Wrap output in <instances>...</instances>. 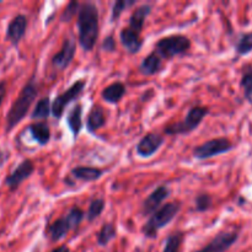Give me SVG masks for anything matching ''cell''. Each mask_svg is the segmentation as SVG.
<instances>
[{
    "instance_id": "cell-35",
    "label": "cell",
    "mask_w": 252,
    "mask_h": 252,
    "mask_svg": "<svg viewBox=\"0 0 252 252\" xmlns=\"http://www.w3.org/2000/svg\"><path fill=\"white\" fill-rule=\"evenodd\" d=\"M51 252H70V249H69L66 245H61L58 246V248L53 249Z\"/></svg>"
},
{
    "instance_id": "cell-2",
    "label": "cell",
    "mask_w": 252,
    "mask_h": 252,
    "mask_svg": "<svg viewBox=\"0 0 252 252\" xmlns=\"http://www.w3.org/2000/svg\"><path fill=\"white\" fill-rule=\"evenodd\" d=\"M37 95H38V86H37L34 78H31L21 89L19 96L14 101L9 112H7L6 127H5L6 133L11 132L26 117L27 112L30 111L31 106L33 105Z\"/></svg>"
},
{
    "instance_id": "cell-1",
    "label": "cell",
    "mask_w": 252,
    "mask_h": 252,
    "mask_svg": "<svg viewBox=\"0 0 252 252\" xmlns=\"http://www.w3.org/2000/svg\"><path fill=\"white\" fill-rule=\"evenodd\" d=\"M76 26L79 44L85 52H91L97 42L100 32V14L94 2H81Z\"/></svg>"
},
{
    "instance_id": "cell-32",
    "label": "cell",
    "mask_w": 252,
    "mask_h": 252,
    "mask_svg": "<svg viewBox=\"0 0 252 252\" xmlns=\"http://www.w3.org/2000/svg\"><path fill=\"white\" fill-rule=\"evenodd\" d=\"M101 47H102L103 51L110 52V53H112V52L116 51L117 46H116V39L113 38L112 34H110V36H107L105 39H103L102 46Z\"/></svg>"
},
{
    "instance_id": "cell-31",
    "label": "cell",
    "mask_w": 252,
    "mask_h": 252,
    "mask_svg": "<svg viewBox=\"0 0 252 252\" xmlns=\"http://www.w3.org/2000/svg\"><path fill=\"white\" fill-rule=\"evenodd\" d=\"M80 9V2L76 1V0H71L68 2V5L65 6V9L63 10L61 15V21L62 22H69L70 20L74 19L76 14L79 12Z\"/></svg>"
},
{
    "instance_id": "cell-17",
    "label": "cell",
    "mask_w": 252,
    "mask_h": 252,
    "mask_svg": "<svg viewBox=\"0 0 252 252\" xmlns=\"http://www.w3.org/2000/svg\"><path fill=\"white\" fill-rule=\"evenodd\" d=\"M126 93H127V89H126L125 84L121 83V81H116V83L110 84L103 89L102 93H101V97L105 102L116 105L122 100Z\"/></svg>"
},
{
    "instance_id": "cell-14",
    "label": "cell",
    "mask_w": 252,
    "mask_h": 252,
    "mask_svg": "<svg viewBox=\"0 0 252 252\" xmlns=\"http://www.w3.org/2000/svg\"><path fill=\"white\" fill-rule=\"evenodd\" d=\"M29 20L24 14H19L9 22L6 27V39L12 46H19L27 31Z\"/></svg>"
},
{
    "instance_id": "cell-16",
    "label": "cell",
    "mask_w": 252,
    "mask_h": 252,
    "mask_svg": "<svg viewBox=\"0 0 252 252\" xmlns=\"http://www.w3.org/2000/svg\"><path fill=\"white\" fill-rule=\"evenodd\" d=\"M152 10L153 5L150 4H143L140 5V6H138L137 9L133 11V14L130 15L128 27H129L130 30H133V31L138 32V33H142L145 20H147V17L150 15Z\"/></svg>"
},
{
    "instance_id": "cell-20",
    "label": "cell",
    "mask_w": 252,
    "mask_h": 252,
    "mask_svg": "<svg viewBox=\"0 0 252 252\" xmlns=\"http://www.w3.org/2000/svg\"><path fill=\"white\" fill-rule=\"evenodd\" d=\"M71 176L84 182H94L101 179L103 170L94 166H75L70 171Z\"/></svg>"
},
{
    "instance_id": "cell-10",
    "label": "cell",
    "mask_w": 252,
    "mask_h": 252,
    "mask_svg": "<svg viewBox=\"0 0 252 252\" xmlns=\"http://www.w3.org/2000/svg\"><path fill=\"white\" fill-rule=\"evenodd\" d=\"M34 172V165L30 159H25L16 166V169L5 177V186L9 187L10 191H16L22 182L30 179Z\"/></svg>"
},
{
    "instance_id": "cell-27",
    "label": "cell",
    "mask_w": 252,
    "mask_h": 252,
    "mask_svg": "<svg viewBox=\"0 0 252 252\" xmlns=\"http://www.w3.org/2000/svg\"><path fill=\"white\" fill-rule=\"evenodd\" d=\"M235 51L239 56H248L252 52V32L241 33L235 43Z\"/></svg>"
},
{
    "instance_id": "cell-11",
    "label": "cell",
    "mask_w": 252,
    "mask_h": 252,
    "mask_svg": "<svg viewBox=\"0 0 252 252\" xmlns=\"http://www.w3.org/2000/svg\"><path fill=\"white\" fill-rule=\"evenodd\" d=\"M165 143V138L161 134L155 132L147 133L142 139L138 142L137 147H135V153L139 158L143 159H148V158L153 157L158 150L161 148V145Z\"/></svg>"
},
{
    "instance_id": "cell-24",
    "label": "cell",
    "mask_w": 252,
    "mask_h": 252,
    "mask_svg": "<svg viewBox=\"0 0 252 252\" xmlns=\"http://www.w3.org/2000/svg\"><path fill=\"white\" fill-rule=\"evenodd\" d=\"M97 245L98 246H107L113 239H116L117 236V229H116L115 224L112 223H105L102 225V228L100 229V231L97 233Z\"/></svg>"
},
{
    "instance_id": "cell-19",
    "label": "cell",
    "mask_w": 252,
    "mask_h": 252,
    "mask_svg": "<svg viewBox=\"0 0 252 252\" xmlns=\"http://www.w3.org/2000/svg\"><path fill=\"white\" fill-rule=\"evenodd\" d=\"M29 132L31 134V137L33 138L34 142L39 145V147H44L49 143L51 140V128L48 127V125L44 122H36L30 125Z\"/></svg>"
},
{
    "instance_id": "cell-5",
    "label": "cell",
    "mask_w": 252,
    "mask_h": 252,
    "mask_svg": "<svg viewBox=\"0 0 252 252\" xmlns=\"http://www.w3.org/2000/svg\"><path fill=\"white\" fill-rule=\"evenodd\" d=\"M209 113V108L204 106H194L189 108L185 120L180 122L167 125L164 128V133L167 135H180V134H189L198 128V126L203 122L206 116Z\"/></svg>"
},
{
    "instance_id": "cell-28",
    "label": "cell",
    "mask_w": 252,
    "mask_h": 252,
    "mask_svg": "<svg viewBox=\"0 0 252 252\" xmlns=\"http://www.w3.org/2000/svg\"><path fill=\"white\" fill-rule=\"evenodd\" d=\"M240 86L243 88L246 101L252 105V66L245 68L243 76H241Z\"/></svg>"
},
{
    "instance_id": "cell-29",
    "label": "cell",
    "mask_w": 252,
    "mask_h": 252,
    "mask_svg": "<svg viewBox=\"0 0 252 252\" xmlns=\"http://www.w3.org/2000/svg\"><path fill=\"white\" fill-rule=\"evenodd\" d=\"M213 206V197L208 193H201L194 198V211L197 213H203L209 211Z\"/></svg>"
},
{
    "instance_id": "cell-13",
    "label": "cell",
    "mask_w": 252,
    "mask_h": 252,
    "mask_svg": "<svg viewBox=\"0 0 252 252\" xmlns=\"http://www.w3.org/2000/svg\"><path fill=\"white\" fill-rule=\"evenodd\" d=\"M171 191H170L169 187L166 185H161V186L157 187L147 198L144 199L142 204V214L144 217L152 216L154 212H157L158 209L161 207V204L164 203L165 199L167 197H170Z\"/></svg>"
},
{
    "instance_id": "cell-22",
    "label": "cell",
    "mask_w": 252,
    "mask_h": 252,
    "mask_svg": "<svg viewBox=\"0 0 252 252\" xmlns=\"http://www.w3.org/2000/svg\"><path fill=\"white\" fill-rule=\"evenodd\" d=\"M66 123H68V127L73 134L74 139H76L78 135L80 134L81 129H83V106L80 103H76L71 108L70 112L68 113V117H66Z\"/></svg>"
},
{
    "instance_id": "cell-18",
    "label": "cell",
    "mask_w": 252,
    "mask_h": 252,
    "mask_svg": "<svg viewBox=\"0 0 252 252\" xmlns=\"http://www.w3.org/2000/svg\"><path fill=\"white\" fill-rule=\"evenodd\" d=\"M162 69V59L157 52H152L142 61L139 65V71L144 76H152L159 73Z\"/></svg>"
},
{
    "instance_id": "cell-3",
    "label": "cell",
    "mask_w": 252,
    "mask_h": 252,
    "mask_svg": "<svg viewBox=\"0 0 252 252\" xmlns=\"http://www.w3.org/2000/svg\"><path fill=\"white\" fill-rule=\"evenodd\" d=\"M181 208L182 204L179 201L167 202L164 206L160 207L157 212H154L149 217L147 223L143 225V235L148 239H157L159 230H161L162 228L169 225L176 218V216L180 213Z\"/></svg>"
},
{
    "instance_id": "cell-6",
    "label": "cell",
    "mask_w": 252,
    "mask_h": 252,
    "mask_svg": "<svg viewBox=\"0 0 252 252\" xmlns=\"http://www.w3.org/2000/svg\"><path fill=\"white\" fill-rule=\"evenodd\" d=\"M191 48V41L184 34H171L160 38L155 43V52L160 56V58L172 59L177 56L187 53Z\"/></svg>"
},
{
    "instance_id": "cell-9",
    "label": "cell",
    "mask_w": 252,
    "mask_h": 252,
    "mask_svg": "<svg viewBox=\"0 0 252 252\" xmlns=\"http://www.w3.org/2000/svg\"><path fill=\"white\" fill-rule=\"evenodd\" d=\"M239 233L235 230L220 231L207 245L194 252H226L238 241Z\"/></svg>"
},
{
    "instance_id": "cell-25",
    "label": "cell",
    "mask_w": 252,
    "mask_h": 252,
    "mask_svg": "<svg viewBox=\"0 0 252 252\" xmlns=\"http://www.w3.org/2000/svg\"><path fill=\"white\" fill-rule=\"evenodd\" d=\"M52 103L48 96L42 97L34 106L33 111L31 113V120H47L51 115Z\"/></svg>"
},
{
    "instance_id": "cell-4",
    "label": "cell",
    "mask_w": 252,
    "mask_h": 252,
    "mask_svg": "<svg viewBox=\"0 0 252 252\" xmlns=\"http://www.w3.org/2000/svg\"><path fill=\"white\" fill-rule=\"evenodd\" d=\"M84 218H85V212L79 207H73V208L69 209L65 216L54 220L48 226L47 235L53 243L62 240L68 235L69 231L78 228L81 221L84 220Z\"/></svg>"
},
{
    "instance_id": "cell-7",
    "label": "cell",
    "mask_w": 252,
    "mask_h": 252,
    "mask_svg": "<svg viewBox=\"0 0 252 252\" xmlns=\"http://www.w3.org/2000/svg\"><path fill=\"white\" fill-rule=\"evenodd\" d=\"M234 149V144L228 138H214V139L207 140L203 144L198 145L193 149L192 155L197 160H207L211 158L219 157V155L226 154Z\"/></svg>"
},
{
    "instance_id": "cell-33",
    "label": "cell",
    "mask_w": 252,
    "mask_h": 252,
    "mask_svg": "<svg viewBox=\"0 0 252 252\" xmlns=\"http://www.w3.org/2000/svg\"><path fill=\"white\" fill-rule=\"evenodd\" d=\"M6 96V83L5 81H0V107H1L4 98Z\"/></svg>"
},
{
    "instance_id": "cell-21",
    "label": "cell",
    "mask_w": 252,
    "mask_h": 252,
    "mask_svg": "<svg viewBox=\"0 0 252 252\" xmlns=\"http://www.w3.org/2000/svg\"><path fill=\"white\" fill-rule=\"evenodd\" d=\"M106 125V116L105 110L101 106L95 105L91 107L89 112L88 118H86V128L90 133H95L96 130L102 128Z\"/></svg>"
},
{
    "instance_id": "cell-34",
    "label": "cell",
    "mask_w": 252,
    "mask_h": 252,
    "mask_svg": "<svg viewBox=\"0 0 252 252\" xmlns=\"http://www.w3.org/2000/svg\"><path fill=\"white\" fill-rule=\"evenodd\" d=\"M9 160V153H6L5 150L0 149V169L5 165V162Z\"/></svg>"
},
{
    "instance_id": "cell-23",
    "label": "cell",
    "mask_w": 252,
    "mask_h": 252,
    "mask_svg": "<svg viewBox=\"0 0 252 252\" xmlns=\"http://www.w3.org/2000/svg\"><path fill=\"white\" fill-rule=\"evenodd\" d=\"M185 240L184 231H174L164 241V249L161 252H181L182 243Z\"/></svg>"
},
{
    "instance_id": "cell-26",
    "label": "cell",
    "mask_w": 252,
    "mask_h": 252,
    "mask_svg": "<svg viewBox=\"0 0 252 252\" xmlns=\"http://www.w3.org/2000/svg\"><path fill=\"white\" fill-rule=\"evenodd\" d=\"M105 207L106 203L103 198L93 199V201L90 202V204H89L88 212H86V220H88L89 223H91V221H94L95 219H97L98 217L103 213Z\"/></svg>"
},
{
    "instance_id": "cell-8",
    "label": "cell",
    "mask_w": 252,
    "mask_h": 252,
    "mask_svg": "<svg viewBox=\"0 0 252 252\" xmlns=\"http://www.w3.org/2000/svg\"><path fill=\"white\" fill-rule=\"evenodd\" d=\"M86 81L85 80H78L73 84L71 86H69L64 93L57 95V97L54 98V101L52 102V108L51 113L53 115L54 118L59 120V118L63 116L64 110H65L66 106L69 103H71L73 101H75L79 96L83 94L84 89H85Z\"/></svg>"
},
{
    "instance_id": "cell-15",
    "label": "cell",
    "mask_w": 252,
    "mask_h": 252,
    "mask_svg": "<svg viewBox=\"0 0 252 252\" xmlns=\"http://www.w3.org/2000/svg\"><path fill=\"white\" fill-rule=\"evenodd\" d=\"M120 41L123 48L129 54H135L142 49L144 41L138 32L133 31L129 27H125L120 32Z\"/></svg>"
},
{
    "instance_id": "cell-30",
    "label": "cell",
    "mask_w": 252,
    "mask_h": 252,
    "mask_svg": "<svg viewBox=\"0 0 252 252\" xmlns=\"http://www.w3.org/2000/svg\"><path fill=\"white\" fill-rule=\"evenodd\" d=\"M135 0H117V1L113 2L112 5V15H111V21L115 22L120 19L121 15L123 14L125 10H127L128 7H132L135 5Z\"/></svg>"
},
{
    "instance_id": "cell-12",
    "label": "cell",
    "mask_w": 252,
    "mask_h": 252,
    "mask_svg": "<svg viewBox=\"0 0 252 252\" xmlns=\"http://www.w3.org/2000/svg\"><path fill=\"white\" fill-rule=\"evenodd\" d=\"M76 52V43L74 38H65L63 42V47L57 54L52 58V65L56 70L63 71L68 69L73 62L74 56Z\"/></svg>"
}]
</instances>
